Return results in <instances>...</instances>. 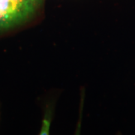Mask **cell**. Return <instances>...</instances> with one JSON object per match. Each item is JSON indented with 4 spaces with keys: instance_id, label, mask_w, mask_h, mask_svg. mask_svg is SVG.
<instances>
[{
    "instance_id": "cell-1",
    "label": "cell",
    "mask_w": 135,
    "mask_h": 135,
    "mask_svg": "<svg viewBox=\"0 0 135 135\" xmlns=\"http://www.w3.org/2000/svg\"><path fill=\"white\" fill-rule=\"evenodd\" d=\"M36 7L17 0H0V30L11 28L31 17Z\"/></svg>"
},
{
    "instance_id": "cell-2",
    "label": "cell",
    "mask_w": 135,
    "mask_h": 135,
    "mask_svg": "<svg viewBox=\"0 0 135 135\" xmlns=\"http://www.w3.org/2000/svg\"><path fill=\"white\" fill-rule=\"evenodd\" d=\"M19 2H21L23 3H25V4H27V5H32L34 7H36L38 5V2L40 0H17Z\"/></svg>"
}]
</instances>
